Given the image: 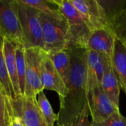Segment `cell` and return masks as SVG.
Listing matches in <instances>:
<instances>
[{
	"label": "cell",
	"instance_id": "6da1fadb",
	"mask_svg": "<svg viewBox=\"0 0 126 126\" xmlns=\"http://www.w3.org/2000/svg\"><path fill=\"white\" fill-rule=\"evenodd\" d=\"M66 50L71 58V69L65 96L60 99L58 126L75 120L87 104V49L69 45Z\"/></svg>",
	"mask_w": 126,
	"mask_h": 126
},
{
	"label": "cell",
	"instance_id": "7a4b0ae2",
	"mask_svg": "<svg viewBox=\"0 0 126 126\" xmlns=\"http://www.w3.org/2000/svg\"><path fill=\"white\" fill-rule=\"evenodd\" d=\"M48 1L56 5L66 20L69 27V45L86 48L92 31L70 0H48Z\"/></svg>",
	"mask_w": 126,
	"mask_h": 126
},
{
	"label": "cell",
	"instance_id": "3957f363",
	"mask_svg": "<svg viewBox=\"0 0 126 126\" xmlns=\"http://www.w3.org/2000/svg\"><path fill=\"white\" fill-rule=\"evenodd\" d=\"M24 48L40 47L44 50L40 11L16 0Z\"/></svg>",
	"mask_w": 126,
	"mask_h": 126
},
{
	"label": "cell",
	"instance_id": "277c9868",
	"mask_svg": "<svg viewBox=\"0 0 126 126\" xmlns=\"http://www.w3.org/2000/svg\"><path fill=\"white\" fill-rule=\"evenodd\" d=\"M44 51L47 54L65 50L69 45V27L65 18H57L40 12Z\"/></svg>",
	"mask_w": 126,
	"mask_h": 126
},
{
	"label": "cell",
	"instance_id": "5b68a950",
	"mask_svg": "<svg viewBox=\"0 0 126 126\" xmlns=\"http://www.w3.org/2000/svg\"><path fill=\"white\" fill-rule=\"evenodd\" d=\"M45 51L40 47L25 48V88L24 96L36 98L44 91L41 79V63Z\"/></svg>",
	"mask_w": 126,
	"mask_h": 126
},
{
	"label": "cell",
	"instance_id": "8992f818",
	"mask_svg": "<svg viewBox=\"0 0 126 126\" xmlns=\"http://www.w3.org/2000/svg\"><path fill=\"white\" fill-rule=\"evenodd\" d=\"M0 31L14 44L24 46L16 0H0Z\"/></svg>",
	"mask_w": 126,
	"mask_h": 126
},
{
	"label": "cell",
	"instance_id": "52a82bcc",
	"mask_svg": "<svg viewBox=\"0 0 126 126\" xmlns=\"http://www.w3.org/2000/svg\"><path fill=\"white\" fill-rule=\"evenodd\" d=\"M87 104L94 123H100L120 111L105 94L101 84L87 92Z\"/></svg>",
	"mask_w": 126,
	"mask_h": 126
},
{
	"label": "cell",
	"instance_id": "ba28073f",
	"mask_svg": "<svg viewBox=\"0 0 126 126\" xmlns=\"http://www.w3.org/2000/svg\"><path fill=\"white\" fill-rule=\"evenodd\" d=\"M70 1L92 32L109 27L106 13L97 0H70Z\"/></svg>",
	"mask_w": 126,
	"mask_h": 126
},
{
	"label": "cell",
	"instance_id": "9c48e42d",
	"mask_svg": "<svg viewBox=\"0 0 126 126\" xmlns=\"http://www.w3.org/2000/svg\"><path fill=\"white\" fill-rule=\"evenodd\" d=\"M15 115L18 116L25 126H49L38 105L37 99L21 96L13 101Z\"/></svg>",
	"mask_w": 126,
	"mask_h": 126
},
{
	"label": "cell",
	"instance_id": "30bf717a",
	"mask_svg": "<svg viewBox=\"0 0 126 126\" xmlns=\"http://www.w3.org/2000/svg\"><path fill=\"white\" fill-rule=\"evenodd\" d=\"M112 65L106 55L87 49V92L101 84L107 69Z\"/></svg>",
	"mask_w": 126,
	"mask_h": 126
},
{
	"label": "cell",
	"instance_id": "8fae6325",
	"mask_svg": "<svg viewBox=\"0 0 126 126\" xmlns=\"http://www.w3.org/2000/svg\"><path fill=\"white\" fill-rule=\"evenodd\" d=\"M41 79L44 89L55 92L59 99L65 96L66 86L55 68L48 54L45 52L41 63Z\"/></svg>",
	"mask_w": 126,
	"mask_h": 126
},
{
	"label": "cell",
	"instance_id": "7c38bea8",
	"mask_svg": "<svg viewBox=\"0 0 126 126\" xmlns=\"http://www.w3.org/2000/svg\"><path fill=\"white\" fill-rule=\"evenodd\" d=\"M115 41L116 37L109 27L95 30L91 32L86 49L105 54L112 59Z\"/></svg>",
	"mask_w": 126,
	"mask_h": 126
},
{
	"label": "cell",
	"instance_id": "4fadbf2b",
	"mask_svg": "<svg viewBox=\"0 0 126 126\" xmlns=\"http://www.w3.org/2000/svg\"><path fill=\"white\" fill-rule=\"evenodd\" d=\"M111 63L120 86L126 94V47L117 38Z\"/></svg>",
	"mask_w": 126,
	"mask_h": 126
},
{
	"label": "cell",
	"instance_id": "5bb4252c",
	"mask_svg": "<svg viewBox=\"0 0 126 126\" xmlns=\"http://www.w3.org/2000/svg\"><path fill=\"white\" fill-rule=\"evenodd\" d=\"M4 54L5 58L6 66L7 72L12 83L16 98L21 97L18 78L17 74V66H16V44L4 38Z\"/></svg>",
	"mask_w": 126,
	"mask_h": 126
},
{
	"label": "cell",
	"instance_id": "9a60e30c",
	"mask_svg": "<svg viewBox=\"0 0 126 126\" xmlns=\"http://www.w3.org/2000/svg\"><path fill=\"white\" fill-rule=\"evenodd\" d=\"M101 86L109 100L117 109H120V86L112 65L106 71L101 81Z\"/></svg>",
	"mask_w": 126,
	"mask_h": 126
},
{
	"label": "cell",
	"instance_id": "2e32d148",
	"mask_svg": "<svg viewBox=\"0 0 126 126\" xmlns=\"http://www.w3.org/2000/svg\"><path fill=\"white\" fill-rule=\"evenodd\" d=\"M4 38L0 31V86L7 96L12 101H16L17 98L10 81L5 63L4 54Z\"/></svg>",
	"mask_w": 126,
	"mask_h": 126
},
{
	"label": "cell",
	"instance_id": "e0dca14e",
	"mask_svg": "<svg viewBox=\"0 0 126 126\" xmlns=\"http://www.w3.org/2000/svg\"><path fill=\"white\" fill-rule=\"evenodd\" d=\"M48 56L66 86L71 69V58L69 52L65 49L48 54Z\"/></svg>",
	"mask_w": 126,
	"mask_h": 126
},
{
	"label": "cell",
	"instance_id": "ac0fdd59",
	"mask_svg": "<svg viewBox=\"0 0 126 126\" xmlns=\"http://www.w3.org/2000/svg\"><path fill=\"white\" fill-rule=\"evenodd\" d=\"M16 60L17 66V74L18 78L19 89L21 96H24L25 88V72H26V61H25V48L23 45H16Z\"/></svg>",
	"mask_w": 126,
	"mask_h": 126
},
{
	"label": "cell",
	"instance_id": "d6986e66",
	"mask_svg": "<svg viewBox=\"0 0 126 126\" xmlns=\"http://www.w3.org/2000/svg\"><path fill=\"white\" fill-rule=\"evenodd\" d=\"M14 115L13 101L4 91L0 90V126H9Z\"/></svg>",
	"mask_w": 126,
	"mask_h": 126
},
{
	"label": "cell",
	"instance_id": "ffe728a7",
	"mask_svg": "<svg viewBox=\"0 0 126 126\" xmlns=\"http://www.w3.org/2000/svg\"><path fill=\"white\" fill-rule=\"evenodd\" d=\"M109 27L116 38L120 41L126 47V10L109 21Z\"/></svg>",
	"mask_w": 126,
	"mask_h": 126
},
{
	"label": "cell",
	"instance_id": "44dd1931",
	"mask_svg": "<svg viewBox=\"0 0 126 126\" xmlns=\"http://www.w3.org/2000/svg\"><path fill=\"white\" fill-rule=\"evenodd\" d=\"M37 102L39 109L41 111L46 120L47 121L49 126H55V122L58 121V114H55L54 113L51 104L47 98L44 91L38 94Z\"/></svg>",
	"mask_w": 126,
	"mask_h": 126
},
{
	"label": "cell",
	"instance_id": "7402d4cb",
	"mask_svg": "<svg viewBox=\"0 0 126 126\" xmlns=\"http://www.w3.org/2000/svg\"><path fill=\"white\" fill-rule=\"evenodd\" d=\"M99 4L104 9L109 21L119 15L120 13L126 10V1H106V0H97Z\"/></svg>",
	"mask_w": 126,
	"mask_h": 126
},
{
	"label": "cell",
	"instance_id": "603a6c76",
	"mask_svg": "<svg viewBox=\"0 0 126 126\" xmlns=\"http://www.w3.org/2000/svg\"><path fill=\"white\" fill-rule=\"evenodd\" d=\"M23 3L49 16H52L57 18H64L60 10L57 9H54L49 7V1L45 0H37V1H30V0H21Z\"/></svg>",
	"mask_w": 126,
	"mask_h": 126
},
{
	"label": "cell",
	"instance_id": "cb8c5ba5",
	"mask_svg": "<svg viewBox=\"0 0 126 126\" xmlns=\"http://www.w3.org/2000/svg\"><path fill=\"white\" fill-rule=\"evenodd\" d=\"M92 123L94 126H126V117L118 111L100 123Z\"/></svg>",
	"mask_w": 126,
	"mask_h": 126
},
{
	"label": "cell",
	"instance_id": "d4e9b609",
	"mask_svg": "<svg viewBox=\"0 0 126 126\" xmlns=\"http://www.w3.org/2000/svg\"><path fill=\"white\" fill-rule=\"evenodd\" d=\"M89 110L88 104H86L82 112L75 120H73L72 123L64 126H92V122H90L89 119Z\"/></svg>",
	"mask_w": 126,
	"mask_h": 126
},
{
	"label": "cell",
	"instance_id": "484cf974",
	"mask_svg": "<svg viewBox=\"0 0 126 126\" xmlns=\"http://www.w3.org/2000/svg\"><path fill=\"white\" fill-rule=\"evenodd\" d=\"M9 126H25L23 123L22 120L20 117L14 115L13 118L11 119V121L10 123Z\"/></svg>",
	"mask_w": 126,
	"mask_h": 126
},
{
	"label": "cell",
	"instance_id": "4316f807",
	"mask_svg": "<svg viewBox=\"0 0 126 126\" xmlns=\"http://www.w3.org/2000/svg\"><path fill=\"white\" fill-rule=\"evenodd\" d=\"M0 90H2V89H1V86H0ZM3 91V90H2Z\"/></svg>",
	"mask_w": 126,
	"mask_h": 126
},
{
	"label": "cell",
	"instance_id": "83f0119b",
	"mask_svg": "<svg viewBox=\"0 0 126 126\" xmlns=\"http://www.w3.org/2000/svg\"><path fill=\"white\" fill-rule=\"evenodd\" d=\"M92 126H94V125H93V124L92 123Z\"/></svg>",
	"mask_w": 126,
	"mask_h": 126
}]
</instances>
